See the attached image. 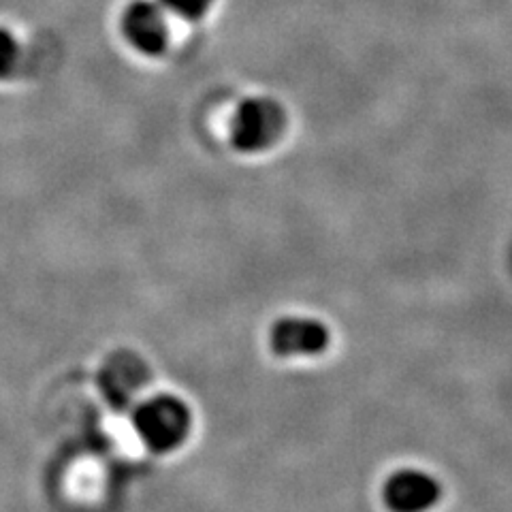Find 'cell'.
<instances>
[{"label": "cell", "instance_id": "8", "mask_svg": "<svg viewBox=\"0 0 512 512\" xmlns=\"http://www.w3.org/2000/svg\"><path fill=\"white\" fill-rule=\"evenodd\" d=\"M160 3L184 20H199L212 7V0H160Z\"/></svg>", "mask_w": 512, "mask_h": 512}, {"label": "cell", "instance_id": "4", "mask_svg": "<svg viewBox=\"0 0 512 512\" xmlns=\"http://www.w3.org/2000/svg\"><path fill=\"white\" fill-rule=\"evenodd\" d=\"M438 500V480L421 470H399L384 485V502L393 512H427Z\"/></svg>", "mask_w": 512, "mask_h": 512}, {"label": "cell", "instance_id": "3", "mask_svg": "<svg viewBox=\"0 0 512 512\" xmlns=\"http://www.w3.org/2000/svg\"><path fill=\"white\" fill-rule=\"evenodd\" d=\"M327 346L329 329L314 318L288 316L271 329V348L278 357H314Z\"/></svg>", "mask_w": 512, "mask_h": 512}, {"label": "cell", "instance_id": "5", "mask_svg": "<svg viewBox=\"0 0 512 512\" xmlns=\"http://www.w3.org/2000/svg\"><path fill=\"white\" fill-rule=\"evenodd\" d=\"M122 28L126 39L131 41L135 50L148 56H156L167 45V22L158 5L150 0H137L126 9Z\"/></svg>", "mask_w": 512, "mask_h": 512}, {"label": "cell", "instance_id": "7", "mask_svg": "<svg viewBox=\"0 0 512 512\" xmlns=\"http://www.w3.org/2000/svg\"><path fill=\"white\" fill-rule=\"evenodd\" d=\"M20 58V47L11 37V32L0 28V79L13 73L15 64H18Z\"/></svg>", "mask_w": 512, "mask_h": 512}, {"label": "cell", "instance_id": "2", "mask_svg": "<svg viewBox=\"0 0 512 512\" xmlns=\"http://www.w3.org/2000/svg\"><path fill=\"white\" fill-rule=\"evenodd\" d=\"M284 126V109L265 96H254L237 107L231 122V141L239 152H263L280 139Z\"/></svg>", "mask_w": 512, "mask_h": 512}, {"label": "cell", "instance_id": "6", "mask_svg": "<svg viewBox=\"0 0 512 512\" xmlns=\"http://www.w3.org/2000/svg\"><path fill=\"white\" fill-rule=\"evenodd\" d=\"M148 382V367L139 357L120 352L111 357L101 372V387L111 404L126 406Z\"/></svg>", "mask_w": 512, "mask_h": 512}, {"label": "cell", "instance_id": "1", "mask_svg": "<svg viewBox=\"0 0 512 512\" xmlns=\"http://www.w3.org/2000/svg\"><path fill=\"white\" fill-rule=\"evenodd\" d=\"M133 423L139 438L154 453H169L182 446L190 434L192 416L182 399L158 395L137 406Z\"/></svg>", "mask_w": 512, "mask_h": 512}]
</instances>
